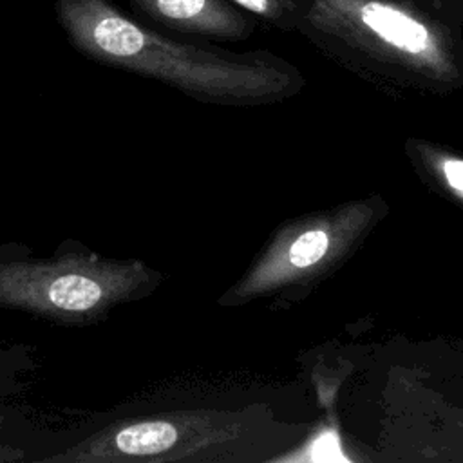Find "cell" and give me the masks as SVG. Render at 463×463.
<instances>
[{"label":"cell","mask_w":463,"mask_h":463,"mask_svg":"<svg viewBox=\"0 0 463 463\" xmlns=\"http://www.w3.org/2000/svg\"><path fill=\"white\" fill-rule=\"evenodd\" d=\"M56 22L81 56L190 94L259 92L288 72L269 54H228L170 38L112 0H52Z\"/></svg>","instance_id":"cell-1"},{"label":"cell","mask_w":463,"mask_h":463,"mask_svg":"<svg viewBox=\"0 0 463 463\" xmlns=\"http://www.w3.org/2000/svg\"><path fill=\"white\" fill-rule=\"evenodd\" d=\"M291 29L353 60L430 78L458 71L456 24L407 0H293Z\"/></svg>","instance_id":"cell-2"},{"label":"cell","mask_w":463,"mask_h":463,"mask_svg":"<svg viewBox=\"0 0 463 463\" xmlns=\"http://www.w3.org/2000/svg\"><path fill=\"white\" fill-rule=\"evenodd\" d=\"M154 271L137 259H110L90 250L52 257L0 259V307L61 326H90L139 298Z\"/></svg>","instance_id":"cell-3"},{"label":"cell","mask_w":463,"mask_h":463,"mask_svg":"<svg viewBox=\"0 0 463 463\" xmlns=\"http://www.w3.org/2000/svg\"><path fill=\"white\" fill-rule=\"evenodd\" d=\"M134 13L163 29L204 38L239 40L253 31L246 11L230 0H127Z\"/></svg>","instance_id":"cell-4"},{"label":"cell","mask_w":463,"mask_h":463,"mask_svg":"<svg viewBox=\"0 0 463 463\" xmlns=\"http://www.w3.org/2000/svg\"><path fill=\"white\" fill-rule=\"evenodd\" d=\"M242 11L255 14L280 29H291L293 0H230Z\"/></svg>","instance_id":"cell-5"},{"label":"cell","mask_w":463,"mask_h":463,"mask_svg":"<svg viewBox=\"0 0 463 463\" xmlns=\"http://www.w3.org/2000/svg\"><path fill=\"white\" fill-rule=\"evenodd\" d=\"M329 246V237L324 230H309L289 246V262L297 268H307L320 260Z\"/></svg>","instance_id":"cell-6"},{"label":"cell","mask_w":463,"mask_h":463,"mask_svg":"<svg viewBox=\"0 0 463 463\" xmlns=\"http://www.w3.org/2000/svg\"><path fill=\"white\" fill-rule=\"evenodd\" d=\"M407 2L421 5L452 24L463 22V0H407Z\"/></svg>","instance_id":"cell-7"},{"label":"cell","mask_w":463,"mask_h":463,"mask_svg":"<svg viewBox=\"0 0 463 463\" xmlns=\"http://www.w3.org/2000/svg\"><path fill=\"white\" fill-rule=\"evenodd\" d=\"M443 172H445V177H447L449 184L454 190H458L459 194H463V161L461 159L445 161Z\"/></svg>","instance_id":"cell-8"},{"label":"cell","mask_w":463,"mask_h":463,"mask_svg":"<svg viewBox=\"0 0 463 463\" xmlns=\"http://www.w3.org/2000/svg\"><path fill=\"white\" fill-rule=\"evenodd\" d=\"M2 420H4V418H2V416H0V425H2Z\"/></svg>","instance_id":"cell-9"}]
</instances>
